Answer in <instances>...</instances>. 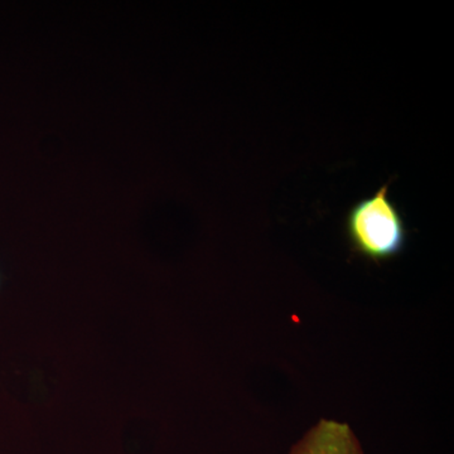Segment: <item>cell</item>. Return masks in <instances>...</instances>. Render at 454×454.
<instances>
[{"label":"cell","mask_w":454,"mask_h":454,"mask_svg":"<svg viewBox=\"0 0 454 454\" xmlns=\"http://www.w3.org/2000/svg\"><path fill=\"white\" fill-rule=\"evenodd\" d=\"M345 232L352 252L373 262H387L404 252L408 227L390 199L389 184L349 207Z\"/></svg>","instance_id":"cell-1"},{"label":"cell","mask_w":454,"mask_h":454,"mask_svg":"<svg viewBox=\"0 0 454 454\" xmlns=\"http://www.w3.org/2000/svg\"><path fill=\"white\" fill-rule=\"evenodd\" d=\"M289 454H364L349 426L334 420H319L294 444Z\"/></svg>","instance_id":"cell-2"},{"label":"cell","mask_w":454,"mask_h":454,"mask_svg":"<svg viewBox=\"0 0 454 454\" xmlns=\"http://www.w3.org/2000/svg\"><path fill=\"white\" fill-rule=\"evenodd\" d=\"M0 284H2V277H0Z\"/></svg>","instance_id":"cell-3"}]
</instances>
